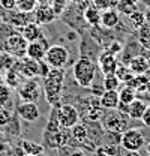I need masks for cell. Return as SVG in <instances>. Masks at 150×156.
Wrapping results in <instances>:
<instances>
[{"label":"cell","mask_w":150,"mask_h":156,"mask_svg":"<svg viewBox=\"0 0 150 156\" xmlns=\"http://www.w3.org/2000/svg\"><path fill=\"white\" fill-rule=\"evenodd\" d=\"M44 80V95L47 98L48 104L57 108L60 107V99H62V89L65 83V71L63 68H51L50 72Z\"/></svg>","instance_id":"6da1fadb"},{"label":"cell","mask_w":150,"mask_h":156,"mask_svg":"<svg viewBox=\"0 0 150 156\" xmlns=\"http://www.w3.org/2000/svg\"><path fill=\"white\" fill-rule=\"evenodd\" d=\"M72 75L80 87H90L96 77V63L89 57H80L75 62Z\"/></svg>","instance_id":"7a4b0ae2"},{"label":"cell","mask_w":150,"mask_h":156,"mask_svg":"<svg viewBox=\"0 0 150 156\" xmlns=\"http://www.w3.org/2000/svg\"><path fill=\"white\" fill-rule=\"evenodd\" d=\"M78 104H80V108L78 113L80 117L83 120H86L87 123H96L99 120H102V117L105 114V108L101 105V101L98 96H89L86 99H78Z\"/></svg>","instance_id":"3957f363"},{"label":"cell","mask_w":150,"mask_h":156,"mask_svg":"<svg viewBox=\"0 0 150 156\" xmlns=\"http://www.w3.org/2000/svg\"><path fill=\"white\" fill-rule=\"evenodd\" d=\"M120 146L126 152H140L146 146V136L141 129L128 128L120 138Z\"/></svg>","instance_id":"277c9868"},{"label":"cell","mask_w":150,"mask_h":156,"mask_svg":"<svg viewBox=\"0 0 150 156\" xmlns=\"http://www.w3.org/2000/svg\"><path fill=\"white\" fill-rule=\"evenodd\" d=\"M110 113L104 114L102 122H104V128L108 132H117V134H123L128 129V114L120 113L119 110H108Z\"/></svg>","instance_id":"5b68a950"},{"label":"cell","mask_w":150,"mask_h":156,"mask_svg":"<svg viewBox=\"0 0 150 156\" xmlns=\"http://www.w3.org/2000/svg\"><path fill=\"white\" fill-rule=\"evenodd\" d=\"M42 96V87L36 78H24L18 87V98L21 102H35Z\"/></svg>","instance_id":"8992f818"},{"label":"cell","mask_w":150,"mask_h":156,"mask_svg":"<svg viewBox=\"0 0 150 156\" xmlns=\"http://www.w3.org/2000/svg\"><path fill=\"white\" fill-rule=\"evenodd\" d=\"M57 120H59L62 128L71 129L72 126H75L81 120V117H80V113H78L75 105L60 104V107H57Z\"/></svg>","instance_id":"52a82bcc"},{"label":"cell","mask_w":150,"mask_h":156,"mask_svg":"<svg viewBox=\"0 0 150 156\" xmlns=\"http://www.w3.org/2000/svg\"><path fill=\"white\" fill-rule=\"evenodd\" d=\"M27 41L26 38L18 33V32H12L6 41H5V47H3V50L6 51V53H9V54H12L14 57H24L26 56V50H27Z\"/></svg>","instance_id":"ba28073f"},{"label":"cell","mask_w":150,"mask_h":156,"mask_svg":"<svg viewBox=\"0 0 150 156\" xmlns=\"http://www.w3.org/2000/svg\"><path fill=\"white\" fill-rule=\"evenodd\" d=\"M44 60L50 65V68H65L69 60V51L63 45H51L45 51Z\"/></svg>","instance_id":"9c48e42d"},{"label":"cell","mask_w":150,"mask_h":156,"mask_svg":"<svg viewBox=\"0 0 150 156\" xmlns=\"http://www.w3.org/2000/svg\"><path fill=\"white\" fill-rule=\"evenodd\" d=\"M71 140H72L71 132H68V129L65 128H62L59 132H54V134L44 132V149H48V150L60 149L63 146H68Z\"/></svg>","instance_id":"30bf717a"},{"label":"cell","mask_w":150,"mask_h":156,"mask_svg":"<svg viewBox=\"0 0 150 156\" xmlns=\"http://www.w3.org/2000/svg\"><path fill=\"white\" fill-rule=\"evenodd\" d=\"M20 74L24 78H36L39 77V60H33V58L27 57H21V60H17L15 66H14Z\"/></svg>","instance_id":"8fae6325"},{"label":"cell","mask_w":150,"mask_h":156,"mask_svg":"<svg viewBox=\"0 0 150 156\" xmlns=\"http://www.w3.org/2000/svg\"><path fill=\"white\" fill-rule=\"evenodd\" d=\"M17 116L27 123H33L41 119V110L35 102H21L17 105Z\"/></svg>","instance_id":"7c38bea8"},{"label":"cell","mask_w":150,"mask_h":156,"mask_svg":"<svg viewBox=\"0 0 150 156\" xmlns=\"http://www.w3.org/2000/svg\"><path fill=\"white\" fill-rule=\"evenodd\" d=\"M98 66H99V71L102 72V75H111L116 72V69L119 66V60L114 54L105 50L98 57Z\"/></svg>","instance_id":"4fadbf2b"},{"label":"cell","mask_w":150,"mask_h":156,"mask_svg":"<svg viewBox=\"0 0 150 156\" xmlns=\"http://www.w3.org/2000/svg\"><path fill=\"white\" fill-rule=\"evenodd\" d=\"M48 44H47V41L42 38L39 39V41H35V42H29L27 44V50H26V56L30 58H33V60H44L45 57V51L48 50Z\"/></svg>","instance_id":"5bb4252c"},{"label":"cell","mask_w":150,"mask_h":156,"mask_svg":"<svg viewBox=\"0 0 150 156\" xmlns=\"http://www.w3.org/2000/svg\"><path fill=\"white\" fill-rule=\"evenodd\" d=\"M56 18V12L53 9V6L50 5H41L39 8L36 6L35 9V23L38 24H48L51 21H54Z\"/></svg>","instance_id":"9a60e30c"},{"label":"cell","mask_w":150,"mask_h":156,"mask_svg":"<svg viewBox=\"0 0 150 156\" xmlns=\"http://www.w3.org/2000/svg\"><path fill=\"white\" fill-rule=\"evenodd\" d=\"M120 23V12L114 8L104 9V12H101V24L105 29H116Z\"/></svg>","instance_id":"2e32d148"},{"label":"cell","mask_w":150,"mask_h":156,"mask_svg":"<svg viewBox=\"0 0 150 156\" xmlns=\"http://www.w3.org/2000/svg\"><path fill=\"white\" fill-rule=\"evenodd\" d=\"M21 35L26 38L27 42H35V41H39L42 38V29L38 23L30 21L24 27H21Z\"/></svg>","instance_id":"e0dca14e"},{"label":"cell","mask_w":150,"mask_h":156,"mask_svg":"<svg viewBox=\"0 0 150 156\" xmlns=\"http://www.w3.org/2000/svg\"><path fill=\"white\" fill-rule=\"evenodd\" d=\"M99 101L105 110H116L120 104L119 92L117 90H104V93L99 96Z\"/></svg>","instance_id":"ac0fdd59"},{"label":"cell","mask_w":150,"mask_h":156,"mask_svg":"<svg viewBox=\"0 0 150 156\" xmlns=\"http://www.w3.org/2000/svg\"><path fill=\"white\" fill-rule=\"evenodd\" d=\"M71 136H72V140H74L77 144H84V143H87V141L90 140L87 125L78 122L75 126L71 128Z\"/></svg>","instance_id":"d6986e66"},{"label":"cell","mask_w":150,"mask_h":156,"mask_svg":"<svg viewBox=\"0 0 150 156\" xmlns=\"http://www.w3.org/2000/svg\"><path fill=\"white\" fill-rule=\"evenodd\" d=\"M128 66L134 72V75H140V74H147V68H149V62L144 56H135L128 62Z\"/></svg>","instance_id":"ffe728a7"},{"label":"cell","mask_w":150,"mask_h":156,"mask_svg":"<svg viewBox=\"0 0 150 156\" xmlns=\"http://www.w3.org/2000/svg\"><path fill=\"white\" fill-rule=\"evenodd\" d=\"M147 104L141 99H135L134 102H131L128 105V117L131 120H141V117L144 114V110H146Z\"/></svg>","instance_id":"44dd1931"},{"label":"cell","mask_w":150,"mask_h":156,"mask_svg":"<svg viewBox=\"0 0 150 156\" xmlns=\"http://www.w3.org/2000/svg\"><path fill=\"white\" fill-rule=\"evenodd\" d=\"M23 78L24 77L20 74L18 71H17L15 68H12V69H9V71L5 72V81H3V83H5L6 86H9L11 89H18L20 84L24 81Z\"/></svg>","instance_id":"7402d4cb"},{"label":"cell","mask_w":150,"mask_h":156,"mask_svg":"<svg viewBox=\"0 0 150 156\" xmlns=\"http://www.w3.org/2000/svg\"><path fill=\"white\" fill-rule=\"evenodd\" d=\"M20 147H21V150H23V153L24 155H35V156H39L44 153V146H41V144H38V143H33V141H27V140H24V141H21L20 143Z\"/></svg>","instance_id":"603a6c76"},{"label":"cell","mask_w":150,"mask_h":156,"mask_svg":"<svg viewBox=\"0 0 150 156\" xmlns=\"http://www.w3.org/2000/svg\"><path fill=\"white\" fill-rule=\"evenodd\" d=\"M84 20H86V23L87 24H90V26H99L101 24V11L96 8V6H89V8H86V11H84Z\"/></svg>","instance_id":"cb8c5ba5"},{"label":"cell","mask_w":150,"mask_h":156,"mask_svg":"<svg viewBox=\"0 0 150 156\" xmlns=\"http://www.w3.org/2000/svg\"><path fill=\"white\" fill-rule=\"evenodd\" d=\"M30 12H21V11H17V12H14L12 15H11V18H9V23L14 26V27H24L27 23H30L32 20H30V15H29Z\"/></svg>","instance_id":"d4e9b609"},{"label":"cell","mask_w":150,"mask_h":156,"mask_svg":"<svg viewBox=\"0 0 150 156\" xmlns=\"http://www.w3.org/2000/svg\"><path fill=\"white\" fill-rule=\"evenodd\" d=\"M119 99H120V104L123 105H129L131 102H134L137 99V90L131 87V86H125L120 92H119Z\"/></svg>","instance_id":"484cf974"},{"label":"cell","mask_w":150,"mask_h":156,"mask_svg":"<svg viewBox=\"0 0 150 156\" xmlns=\"http://www.w3.org/2000/svg\"><path fill=\"white\" fill-rule=\"evenodd\" d=\"M149 81V75L147 74H140V75H134L129 83H126V86H131L138 92H146V84Z\"/></svg>","instance_id":"4316f807"},{"label":"cell","mask_w":150,"mask_h":156,"mask_svg":"<svg viewBox=\"0 0 150 156\" xmlns=\"http://www.w3.org/2000/svg\"><path fill=\"white\" fill-rule=\"evenodd\" d=\"M17 63V57H14L12 54L6 53L5 50L0 53V71L2 72H6L9 69H12Z\"/></svg>","instance_id":"83f0119b"},{"label":"cell","mask_w":150,"mask_h":156,"mask_svg":"<svg viewBox=\"0 0 150 156\" xmlns=\"http://www.w3.org/2000/svg\"><path fill=\"white\" fill-rule=\"evenodd\" d=\"M114 75L119 78L120 83H125V84H126V83H129L132 78H134V72L129 69V66H126V65H119L117 69H116V72H114Z\"/></svg>","instance_id":"f1b7e54d"},{"label":"cell","mask_w":150,"mask_h":156,"mask_svg":"<svg viewBox=\"0 0 150 156\" xmlns=\"http://www.w3.org/2000/svg\"><path fill=\"white\" fill-rule=\"evenodd\" d=\"M117 11L125 14V15H131L134 11H137L135 2H132V0H119L117 2Z\"/></svg>","instance_id":"f546056e"},{"label":"cell","mask_w":150,"mask_h":156,"mask_svg":"<svg viewBox=\"0 0 150 156\" xmlns=\"http://www.w3.org/2000/svg\"><path fill=\"white\" fill-rule=\"evenodd\" d=\"M20 131H21L20 122L17 120V117H14V116H12V119H11V122L3 128V132H6L8 135H11V136H18Z\"/></svg>","instance_id":"4dcf8cb0"},{"label":"cell","mask_w":150,"mask_h":156,"mask_svg":"<svg viewBox=\"0 0 150 156\" xmlns=\"http://www.w3.org/2000/svg\"><path fill=\"white\" fill-rule=\"evenodd\" d=\"M11 95H12L11 87L6 86L3 81H0V105L2 107H8V104L11 102Z\"/></svg>","instance_id":"1f68e13d"},{"label":"cell","mask_w":150,"mask_h":156,"mask_svg":"<svg viewBox=\"0 0 150 156\" xmlns=\"http://www.w3.org/2000/svg\"><path fill=\"white\" fill-rule=\"evenodd\" d=\"M129 21H131V24L134 26V29L140 30L146 24V15L143 12H140V11H134L131 15H129Z\"/></svg>","instance_id":"d6a6232c"},{"label":"cell","mask_w":150,"mask_h":156,"mask_svg":"<svg viewBox=\"0 0 150 156\" xmlns=\"http://www.w3.org/2000/svg\"><path fill=\"white\" fill-rule=\"evenodd\" d=\"M17 2V9L21 12H33L38 6L39 0H15Z\"/></svg>","instance_id":"836d02e7"},{"label":"cell","mask_w":150,"mask_h":156,"mask_svg":"<svg viewBox=\"0 0 150 156\" xmlns=\"http://www.w3.org/2000/svg\"><path fill=\"white\" fill-rule=\"evenodd\" d=\"M102 86H104V90H117L119 86H120V81H119V78L116 77L114 74H111V75H104Z\"/></svg>","instance_id":"e575fe53"},{"label":"cell","mask_w":150,"mask_h":156,"mask_svg":"<svg viewBox=\"0 0 150 156\" xmlns=\"http://www.w3.org/2000/svg\"><path fill=\"white\" fill-rule=\"evenodd\" d=\"M12 119V113L6 108V107H2L0 108V129H3Z\"/></svg>","instance_id":"d590c367"},{"label":"cell","mask_w":150,"mask_h":156,"mask_svg":"<svg viewBox=\"0 0 150 156\" xmlns=\"http://www.w3.org/2000/svg\"><path fill=\"white\" fill-rule=\"evenodd\" d=\"M107 51H108V53H111V54H114V56H117L119 53H122V51H123V45H122L119 41H112L111 44L107 47Z\"/></svg>","instance_id":"8d00e7d4"},{"label":"cell","mask_w":150,"mask_h":156,"mask_svg":"<svg viewBox=\"0 0 150 156\" xmlns=\"http://www.w3.org/2000/svg\"><path fill=\"white\" fill-rule=\"evenodd\" d=\"M0 6L3 9H6L8 12H11V11L17 9V2L15 0H0Z\"/></svg>","instance_id":"74e56055"},{"label":"cell","mask_w":150,"mask_h":156,"mask_svg":"<svg viewBox=\"0 0 150 156\" xmlns=\"http://www.w3.org/2000/svg\"><path fill=\"white\" fill-rule=\"evenodd\" d=\"M90 92H92V95H93V96H101V95H102V93H104V86H102V84H98V86H96V84H92V86H90Z\"/></svg>","instance_id":"f35d334b"},{"label":"cell","mask_w":150,"mask_h":156,"mask_svg":"<svg viewBox=\"0 0 150 156\" xmlns=\"http://www.w3.org/2000/svg\"><path fill=\"white\" fill-rule=\"evenodd\" d=\"M141 122H143V125H144V126L150 128V105L146 107L144 114H143V117H141Z\"/></svg>","instance_id":"ab89813d"},{"label":"cell","mask_w":150,"mask_h":156,"mask_svg":"<svg viewBox=\"0 0 150 156\" xmlns=\"http://www.w3.org/2000/svg\"><path fill=\"white\" fill-rule=\"evenodd\" d=\"M69 156H87L83 150H78V149H71L69 150Z\"/></svg>","instance_id":"60d3db41"},{"label":"cell","mask_w":150,"mask_h":156,"mask_svg":"<svg viewBox=\"0 0 150 156\" xmlns=\"http://www.w3.org/2000/svg\"><path fill=\"white\" fill-rule=\"evenodd\" d=\"M95 156H110L107 152H104L102 150V147H98L96 150H95Z\"/></svg>","instance_id":"b9f144b4"},{"label":"cell","mask_w":150,"mask_h":156,"mask_svg":"<svg viewBox=\"0 0 150 156\" xmlns=\"http://www.w3.org/2000/svg\"><path fill=\"white\" fill-rule=\"evenodd\" d=\"M144 147H146V152H147V156H150V141H149V143H146V146H144Z\"/></svg>","instance_id":"7bdbcfd3"},{"label":"cell","mask_w":150,"mask_h":156,"mask_svg":"<svg viewBox=\"0 0 150 156\" xmlns=\"http://www.w3.org/2000/svg\"><path fill=\"white\" fill-rule=\"evenodd\" d=\"M125 156H140V155H138V152H126Z\"/></svg>","instance_id":"ee69618b"},{"label":"cell","mask_w":150,"mask_h":156,"mask_svg":"<svg viewBox=\"0 0 150 156\" xmlns=\"http://www.w3.org/2000/svg\"><path fill=\"white\" fill-rule=\"evenodd\" d=\"M146 92L150 95V75H149V81H147V84H146Z\"/></svg>","instance_id":"f6af8a7d"},{"label":"cell","mask_w":150,"mask_h":156,"mask_svg":"<svg viewBox=\"0 0 150 156\" xmlns=\"http://www.w3.org/2000/svg\"><path fill=\"white\" fill-rule=\"evenodd\" d=\"M2 51H3V48H2V47H0V53H2Z\"/></svg>","instance_id":"bcb514c9"},{"label":"cell","mask_w":150,"mask_h":156,"mask_svg":"<svg viewBox=\"0 0 150 156\" xmlns=\"http://www.w3.org/2000/svg\"><path fill=\"white\" fill-rule=\"evenodd\" d=\"M24 156H35V155H24Z\"/></svg>","instance_id":"7dc6e473"},{"label":"cell","mask_w":150,"mask_h":156,"mask_svg":"<svg viewBox=\"0 0 150 156\" xmlns=\"http://www.w3.org/2000/svg\"><path fill=\"white\" fill-rule=\"evenodd\" d=\"M132 2H137V0H132Z\"/></svg>","instance_id":"c3c4849f"},{"label":"cell","mask_w":150,"mask_h":156,"mask_svg":"<svg viewBox=\"0 0 150 156\" xmlns=\"http://www.w3.org/2000/svg\"><path fill=\"white\" fill-rule=\"evenodd\" d=\"M0 108H2V105H0Z\"/></svg>","instance_id":"681fc988"}]
</instances>
